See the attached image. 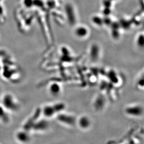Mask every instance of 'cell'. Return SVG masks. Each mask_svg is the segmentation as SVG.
<instances>
[{
  "instance_id": "obj_1",
  "label": "cell",
  "mask_w": 144,
  "mask_h": 144,
  "mask_svg": "<svg viewBox=\"0 0 144 144\" xmlns=\"http://www.w3.org/2000/svg\"><path fill=\"white\" fill-rule=\"evenodd\" d=\"M1 104L10 113L17 112L21 108V104L18 99L12 93H5L1 99Z\"/></svg>"
},
{
  "instance_id": "obj_2",
  "label": "cell",
  "mask_w": 144,
  "mask_h": 144,
  "mask_svg": "<svg viewBox=\"0 0 144 144\" xmlns=\"http://www.w3.org/2000/svg\"><path fill=\"white\" fill-rule=\"evenodd\" d=\"M65 108V105L62 103H58L53 105H47L44 106L41 112L46 118H50L63 110Z\"/></svg>"
},
{
  "instance_id": "obj_3",
  "label": "cell",
  "mask_w": 144,
  "mask_h": 144,
  "mask_svg": "<svg viewBox=\"0 0 144 144\" xmlns=\"http://www.w3.org/2000/svg\"><path fill=\"white\" fill-rule=\"evenodd\" d=\"M31 132L22 127L17 130L14 134L16 140L20 143H28L31 141Z\"/></svg>"
},
{
  "instance_id": "obj_4",
  "label": "cell",
  "mask_w": 144,
  "mask_h": 144,
  "mask_svg": "<svg viewBox=\"0 0 144 144\" xmlns=\"http://www.w3.org/2000/svg\"><path fill=\"white\" fill-rule=\"evenodd\" d=\"M49 126L48 122L45 119L33 121L30 129V132H43L48 129Z\"/></svg>"
},
{
  "instance_id": "obj_5",
  "label": "cell",
  "mask_w": 144,
  "mask_h": 144,
  "mask_svg": "<svg viewBox=\"0 0 144 144\" xmlns=\"http://www.w3.org/2000/svg\"><path fill=\"white\" fill-rule=\"evenodd\" d=\"M10 113L1 104H0V123L7 125L11 121Z\"/></svg>"
},
{
  "instance_id": "obj_6",
  "label": "cell",
  "mask_w": 144,
  "mask_h": 144,
  "mask_svg": "<svg viewBox=\"0 0 144 144\" xmlns=\"http://www.w3.org/2000/svg\"><path fill=\"white\" fill-rule=\"evenodd\" d=\"M58 119L60 122L70 126H74L76 122V119L73 116L65 114H60L58 115Z\"/></svg>"
},
{
  "instance_id": "obj_7",
  "label": "cell",
  "mask_w": 144,
  "mask_h": 144,
  "mask_svg": "<svg viewBox=\"0 0 144 144\" xmlns=\"http://www.w3.org/2000/svg\"><path fill=\"white\" fill-rule=\"evenodd\" d=\"M143 108L139 105L130 106L126 109V112L128 115L138 117L143 114Z\"/></svg>"
},
{
  "instance_id": "obj_8",
  "label": "cell",
  "mask_w": 144,
  "mask_h": 144,
  "mask_svg": "<svg viewBox=\"0 0 144 144\" xmlns=\"http://www.w3.org/2000/svg\"><path fill=\"white\" fill-rule=\"evenodd\" d=\"M90 121L86 116H82L80 117L78 121L79 126L82 129H87L90 126Z\"/></svg>"
},
{
  "instance_id": "obj_9",
  "label": "cell",
  "mask_w": 144,
  "mask_h": 144,
  "mask_svg": "<svg viewBox=\"0 0 144 144\" xmlns=\"http://www.w3.org/2000/svg\"><path fill=\"white\" fill-rule=\"evenodd\" d=\"M49 90L50 93L54 96H56L58 95L61 91V86L56 83H54L50 84L49 87Z\"/></svg>"
},
{
  "instance_id": "obj_10",
  "label": "cell",
  "mask_w": 144,
  "mask_h": 144,
  "mask_svg": "<svg viewBox=\"0 0 144 144\" xmlns=\"http://www.w3.org/2000/svg\"><path fill=\"white\" fill-rule=\"evenodd\" d=\"M99 48L96 45H94L91 47L90 50V57L92 61L97 60L99 56Z\"/></svg>"
},
{
  "instance_id": "obj_11",
  "label": "cell",
  "mask_w": 144,
  "mask_h": 144,
  "mask_svg": "<svg viewBox=\"0 0 144 144\" xmlns=\"http://www.w3.org/2000/svg\"><path fill=\"white\" fill-rule=\"evenodd\" d=\"M75 35L79 38H83L86 36L88 34V30L86 28L80 26L76 28L75 31Z\"/></svg>"
},
{
  "instance_id": "obj_12",
  "label": "cell",
  "mask_w": 144,
  "mask_h": 144,
  "mask_svg": "<svg viewBox=\"0 0 144 144\" xmlns=\"http://www.w3.org/2000/svg\"><path fill=\"white\" fill-rule=\"evenodd\" d=\"M137 44L139 47H143L144 46V36L143 35H140L139 36L137 39Z\"/></svg>"
},
{
  "instance_id": "obj_13",
  "label": "cell",
  "mask_w": 144,
  "mask_h": 144,
  "mask_svg": "<svg viewBox=\"0 0 144 144\" xmlns=\"http://www.w3.org/2000/svg\"><path fill=\"white\" fill-rule=\"evenodd\" d=\"M93 22L98 25H100L102 23H104L103 20L102 21L101 18H99V17H94L93 18Z\"/></svg>"
}]
</instances>
